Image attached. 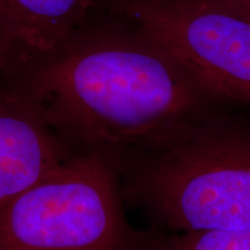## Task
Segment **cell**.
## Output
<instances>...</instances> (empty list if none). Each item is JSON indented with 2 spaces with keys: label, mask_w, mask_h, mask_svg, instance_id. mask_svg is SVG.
Here are the masks:
<instances>
[{
  "label": "cell",
  "mask_w": 250,
  "mask_h": 250,
  "mask_svg": "<svg viewBox=\"0 0 250 250\" xmlns=\"http://www.w3.org/2000/svg\"><path fill=\"white\" fill-rule=\"evenodd\" d=\"M15 64L14 50L0 28V71H9Z\"/></svg>",
  "instance_id": "ba28073f"
},
{
  "label": "cell",
  "mask_w": 250,
  "mask_h": 250,
  "mask_svg": "<svg viewBox=\"0 0 250 250\" xmlns=\"http://www.w3.org/2000/svg\"><path fill=\"white\" fill-rule=\"evenodd\" d=\"M208 88L250 104V20L206 0H117Z\"/></svg>",
  "instance_id": "277c9868"
},
{
  "label": "cell",
  "mask_w": 250,
  "mask_h": 250,
  "mask_svg": "<svg viewBox=\"0 0 250 250\" xmlns=\"http://www.w3.org/2000/svg\"><path fill=\"white\" fill-rule=\"evenodd\" d=\"M250 20V0H206Z\"/></svg>",
  "instance_id": "9c48e42d"
},
{
  "label": "cell",
  "mask_w": 250,
  "mask_h": 250,
  "mask_svg": "<svg viewBox=\"0 0 250 250\" xmlns=\"http://www.w3.org/2000/svg\"><path fill=\"white\" fill-rule=\"evenodd\" d=\"M83 27L61 49L8 72L73 152L115 166L226 100L147 31Z\"/></svg>",
  "instance_id": "6da1fadb"
},
{
  "label": "cell",
  "mask_w": 250,
  "mask_h": 250,
  "mask_svg": "<svg viewBox=\"0 0 250 250\" xmlns=\"http://www.w3.org/2000/svg\"><path fill=\"white\" fill-rule=\"evenodd\" d=\"M101 1L0 0V28L15 55L9 71L61 49L85 27L92 9Z\"/></svg>",
  "instance_id": "8992f818"
},
{
  "label": "cell",
  "mask_w": 250,
  "mask_h": 250,
  "mask_svg": "<svg viewBox=\"0 0 250 250\" xmlns=\"http://www.w3.org/2000/svg\"><path fill=\"white\" fill-rule=\"evenodd\" d=\"M74 153L27 93L0 85V208Z\"/></svg>",
  "instance_id": "5b68a950"
},
{
  "label": "cell",
  "mask_w": 250,
  "mask_h": 250,
  "mask_svg": "<svg viewBox=\"0 0 250 250\" xmlns=\"http://www.w3.org/2000/svg\"><path fill=\"white\" fill-rule=\"evenodd\" d=\"M124 203L114 162L77 152L0 208V250H143Z\"/></svg>",
  "instance_id": "3957f363"
},
{
  "label": "cell",
  "mask_w": 250,
  "mask_h": 250,
  "mask_svg": "<svg viewBox=\"0 0 250 250\" xmlns=\"http://www.w3.org/2000/svg\"><path fill=\"white\" fill-rule=\"evenodd\" d=\"M143 250H250V227L235 230L146 233Z\"/></svg>",
  "instance_id": "52a82bcc"
},
{
  "label": "cell",
  "mask_w": 250,
  "mask_h": 250,
  "mask_svg": "<svg viewBox=\"0 0 250 250\" xmlns=\"http://www.w3.org/2000/svg\"><path fill=\"white\" fill-rule=\"evenodd\" d=\"M117 169L125 203L154 230L250 227V104L215 102Z\"/></svg>",
  "instance_id": "7a4b0ae2"
}]
</instances>
